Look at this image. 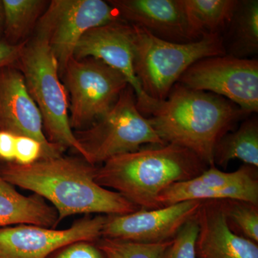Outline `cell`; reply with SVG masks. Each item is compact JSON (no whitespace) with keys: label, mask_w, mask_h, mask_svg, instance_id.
Instances as JSON below:
<instances>
[{"label":"cell","mask_w":258,"mask_h":258,"mask_svg":"<svg viewBox=\"0 0 258 258\" xmlns=\"http://www.w3.org/2000/svg\"><path fill=\"white\" fill-rule=\"evenodd\" d=\"M96 169L82 157L62 154L27 165L3 162L0 175L13 186L50 202L59 222L76 215H122L140 209L119 194L98 184Z\"/></svg>","instance_id":"1"},{"label":"cell","mask_w":258,"mask_h":258,"mask_svg":"<svg viewBox=\"0 0 258 258\" xmlns=\"http://www.w3.org/2000/svg\"><path fill=\"white\" fill-rule=\"evenodd\" d=\"M246 115L223 97L177 83L147 119L166 144L186 148L210 167L217 142Z\"/></svg>","instance_id":"2"},{"label":"cell","mask_w":258,"mask_h":258,"mask_svg":"<svg viewBox=\"0 0 258 258\" xmlns=\"http://www.w3.org/2000/svg\"><path fill=\"white\" fill-rule=\"evenodd\" d=\"M209 166L195 153L174 144L141 148L96 166L95 179L140 209L160 208L158 198L168 186L187 181Z\"/></svg>","instance_id":"3"},{"label":"cell","mask_w":258,"mask_h":258,"mask_svg":"<svg viewBox=\"0 0 258 258\" xmlns=\"http://www.w3.org/2000/svg\"><path fill=\"white\" fill-rule=\"evenodd\" d=\"M134 69L142 91L154 101H165L181 75L202 59L226 55L220 34L177 43L159 38L132 25Z\"/></svg>","instance_id":"4"},{"label":"cell","mask_w":258,"mask_h":258,"mask_svg":"<svg viewBox=\"0 0 258 258\" xmlns=\"http://www.w3.org/2000/svg\"><path fill=\"white\" fill-rule=\"evenodd\" d=\"M18 64L41 114L48 142L64 151L71 149L86 160V153L70 124L69 96L60 81L58 64L46 42L36 35L29 39Z\"/></svg>","instance_id":"5"},{"label":"cell","mask_w":258,"mask_h":258,"mask_svg":"<svg viewBox=\"0 0 258 258\" xmlns=\"http://www.w3.org/2000/svg\"><path fill=\"white\" fill-rule=\"evenodd\" d=\"M74 133L86 153V161L95 166L143 146L166 144L139 111L135 92L130 86L106 114Z\"/></svg>","instance_id":"6"},{"label":"cell","mask_w":258,"mask_h":258,"mask_svg":"<svg viewBox=\"0 0 258 258\" xmlns=\"http://www.w3.org/2000/svg\"><path fill=\"white\" fill-rule=\"evenodd\" d=\"M74 132L89 127L113 108L128 81L121 73L93 57L70 60L61 75Z\"/></svg>","instance_id":"7"},{"label":"cell","mask_w":258,"mask_h":258,"mask_svg":"<svg viewBox=\"0 0 258 258\" xmlns=\"http://www.w3.org/2000/svg\"><path fill=\"white\" fill-rule=\"evenodd\" d=\"M120 20L119 15L108 2L52 0L37 24L35 35L50 47L61 76L86 32Z\"/></svg>","instance_id":"8"},{"label":"cell","mask_w":258,"mask_h":258,"mask_svg":"<svg viewBox=\"0 0 258 258\" xmlns=\"http://www.w3.org/2000/svg\"><path fill=\"white\" fill-rule=\"evenodd\" d=\"M178 83L210 91L237 105L244 113L258 111V61L232 55L202 59L181 75Z\"/></svg>","instance_id":"9"},{"label":"cell","mask_w":258,"mask_h":258,"mask_svg":"<svg viewBox=\"0 0 258 258\" xmlns=\"http://www.w3.org/2000/svg\"><path fill=\"white\" fill-rule=\"evenodd\" d=\"M106 215L84 217L63 230L33 225L0 228V258H48L57 249L77 241L97 242Z\"/></svg>","instance_id":"10"},{"label":"cell","mask_w":258,"mask_h":258,"mask_svg":"<svg viewBox=\"0 0 258 258\" xmlns=\"http://www.w3.org/2000/svg\"><path fill=\"white\" fill-rule=\"evenodd\" d=\"M76 59L93 57L119 71L135 92L137 108L149 116L159 102L144 93L134 69L132 26L123 20L91 29L78 42L74 50Z\"/></svg>","instance_id":"11"},{"label":"cell","mask_w":258,"mask_h":258,"mask_svg":"<svg viewBox=\"0 0 258 258\" xmlns=\"http://www.w3.org/2000/svg\"><path fill=\"white\" fill-rule=\"evenodd\" d=\"M258 168L244 164L233 172L210 166L193 179L168 186L158 198L159 207L186 201L233 200L258 205Z\"/></svg>","instance_id":"12"},{"label":"cell","mask_w":258,"mask_h":258,"mask_svg":"<svg viewBox=\"0 0 258 258\" xmlns=\"http://www.w3.org/2000/svg\"><path fill=\"white\" fill-rule=\"evenodd\" d=\"M203 202H182L154 210L139 209L126 215L106 216L102 237L142 243L173 240L195 216Z\"/></svg>","instance_id":"13"},{"label":"cell","mask_w":258,"mask_h":258,"mask_svg":"<svg viewBox=\"0 0 258 258\" xmlns=\"http://www.w3.org/2000/svg\"><path fill=\"white\" fill-rule=\"evenodd\" d=\"M0 131L36 139L45 158L59 157L64 150L48 142L40 112L30 96L21 71L14 66L0 69Z\"/></svg>","instance_id":"14"},{"label":"cell","mask_w":258,"mask_h":258,"mask_svg":"<svg viewBox=\"0 0 258 258\" xmlns=\"http://www.w3.org/2000/svg\"><path fill=\"white\" fill-rule=\"evenodd\" d=\"M120 18L159 38L177 43L191 42L180 0H112Z\"/></svg>","instance_id":"15"},{"label":"cell","mask_w":258,"mask_h":258,"mask_svg":"<svg viewBox=\"0 0 258 258\" xmlns=\"http://www.w3.org/2000/svg\"><path fill=\"white\" fill-rule=\"evenodd\" d=\"M198 258H258V244L232 232L219 202L203 201L195 215Z\"/></svg>","instance_id":"16"},{"label":"cell","mask_w":258,"mask_h":258,"mask_svg":"<svg viewBox=\"0 0 258 258\" xmlns=\"http://www.w3.org/2000/svg\"><path fill=\"white\" fill-rule=\"evenodd\" d=\"M58 215L52 205L35 194L25 196L0 175V228L33 225L56 228Z\"/></svg>","instance_id":"17"},{"label":"cell","mask_w":258,"mask_h":258,"mask_svg":"<svg viewBox=\"0 0 258 258\" xmlns=\"http://www.w3.org/2000/svg\"><path fill=\"white\" fill-rule=\"evenodd\" d=\"M191 42L205 35L220 34L230 25L240 1L180 0Z\"/></svg>","instance_id":"18"},{"label":"cell","mask_w":258,"mask_h":258,"mask_svg":"<svg viewBox=\"0 0 258 258\" xmlns=\"http://www.w3.org/2000/svg\"><path fill=\"white\" fill-rule=\"evenodd\" d=\"M234 159L258 168L257 117L244 120L237 130L228 132L217 142L214 152L215 166L226 168Z\"/></svg>","instance_id":"19"},{"label":"cell","mask_w":258,"mask_h":258,"mask_svg":"<svg viewBox=\"0 0 258 258\" xmlns=\"http://www.w3.org/2000/svg\"><path fill=\"white\" fill-rule=\"evenodd\" d=\"M5 41L16 45L27 41L48 5L44 0H3Z\"/></svg>","instance_id":"20"},{"label":"cell","mask_w":258,"mask_h":258,"mask_svg":"<svg viewBox=\"0 0 258 258\" xmlns=\"http://www.w3.org/2000/svg\"><path fill=\"white\" fill-rule=\"evenodd\" d=\"M230 25V55L247 58L258 52V1H240Z\"/></svg>","instance_id":"21"},{"label":"cell","mask_w":258,"mask_h":258,"mask_svg":"<svg viewBox=\"0 0 258 258\" xmlns=\"http://www.w3.org/2000/svg\"><path fill=\"white\" fill-rule=\"evenodd\" d=\"M232 232L258 244V205L240 200H217Z\"/></svg>","instance_id":"22"},{"label":"cell","mask_w":258,"mask_h":258,"mask_svg":"<svg viewBox=\"0 0 258 258\" xmlns=\"http://www.w3.org/2000/svg\"><path fill=\"white\" fill-rule=\"evenodd\" d=\"M172 240L142 243L101 237L96 243L106 258H162Z\"/></svg>","instance_id":"23"},{"label":"cell","mask_w":258,"mask_h":258,"mask_svg":"<svg viewBox=\"0 0 258 258\" xmlns=\"http://www.w3.org/2000/svg\"><path fill=\"white\" fill-rule=\"evenodd\" d=\"M198 231V222L194 217L181 227L162 258H198L196 242Z\"/></svg>","instance_id":"24"},{"label":"cell","mask_w":258,"mask_h":258,"mask_svg":"<svg viewBox=\"0 0 258 258\" xmlns=\"http://www.w3.org/2000/svg\"><path fill=\"white\" fill-rule=\"evenodd\" d=\"M44 158L45 150L40 142L25 136L16 137L15 162L21 165H27Z\"/></svg>","instance_id":"25"},{"label":"cell","mask_w":258,"mask_h":258,"mask_svg":"<svg viewBox=\"0 0 258 258\" xmlns=\"http://www.w3.org/2000/svg\"><path fill=\"white\" fill-rule=\"evenodd\" d=\"M96 242L84 240L74 242L57 249L48 258H106Z\"/></svg>","instance_id":"26"},{"label":"cell","mask_w":258,"mask_h":258,"mask_svg":"<svg viewBox=\"0 0 258 258\" xmlns=\"http://www.w3.org/2000/svg\"><path fill=\"white\" fill-rule=\"evenodd\" d=\"M27 41L13 45L0 40V69L18 63Z\"/></svg>","instance_id":"27"},{"label":"cell","mask_w":258,"mask_h":258,"mask_svg":"<svg viewBox=\"0 0 258 258\" xmlns=\"http://www.w3.org/2000/svg\"><path fill=\"white\" fill-rule=\"evenodd\" d=\"M16 137L10 132L0 131V161L11 162L15 161Z\"/></svg>","instance_id":"28"},{"label":"cell","mask_w":258,"mask_h":258,"mask_svg":"<svg viewBox=\"0 0 258 258\" xmlns=\"http://www.w3.org/2000/svg\"><path fill=\"white\" fill-rule=\"evenodd\" d=\"M5 30V13L3 0H0V40H3Z\"/></svg>","instance_id":"29"}]
</instances>
